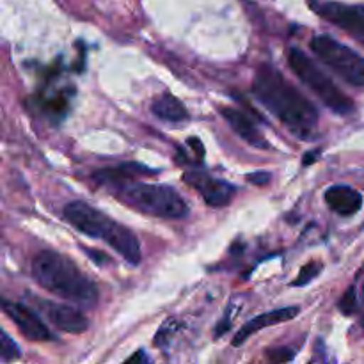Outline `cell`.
Returning a JSON list of instances; mask_svg holds the SVG:
<instances>
[{
  "label": "cell",
  "instance_id": "6da1fadb",
  "mask_svg": "<svg viewBox=\"0 0 364 364\" xmlns=\"http://www.w3.org/2000/svg\"><path fill=\"white\" fill-rule=\"evenodd\" d=\"M252 92L281 123L301 139H311L318 127V110L276 68L262 66L252 82Z\"/></svg>",
  "mask_w": 364,
  "mask_h": 364
},
{
  "label": "cell",
  "instance_id": "7a4b0ae2",
  "mask_svg": "<svg viewBox=\"0 0 364 364\" xmlns=\"http://www.w3.org/2000/svg\"><path fill=\"white\" fill-rule=\"evenodd\" d=\"M32 277L41 288L75 304L92 308L98 302L95 283L71 259L55 251H41L34 256Z\"/></svg>",
  "mask_w": 364,
  "mask_h": 364
},
{
  "label": "cell",
  "instance_id": "3957f363",
  "mask_svg": "<svg viewBox=\"0 0 364 364\" xmlns=\"http://www.w3.org/2000/svg\"><path fill=\"white\" fill-rule=\"evenodd\" d=\"M121 201L134 210L162 219H185L188 215V206L185 199L178 194L176 188L169 185L132 183L121 188L117 194Z\"/></svg>",
  "mask_w": 364,
  "mask_h": 364
},
{
  "label": "cell",
  "instance_id": "277c9868",
  "mask_svg": "<svg viewBox=\"0 0 364 364\" xmlns=\"http://www.w3.org/2000/svg\"><path fill=\"white\" fill-rule=\"evenodd\" d=\"M288 66L334 114L347 116L354 110V102L301 48L291 46L288 52Z\"/></svg>",
  "mask_w": 364,
  "mask_h": 364
},
{
  "label": "cell",
  "instance_id": "5b68a950",
  "mask_svg": "<svg viewBox=\"0 0 364 364\" xmlns=\"http://www.w3.org/2000/svg\"><path fill=\"white\" fill-rule=\"evenodd\" d=\"M315 55L340 75L347 84L364 87V57L329 34H318L309 43Z\"/></svg>",
  "mask_w": 364,
  "mask_h": 364
},
{
  "label": "cell",
  "instance_id": "8992f818",
  "mask_svg": "<svg viewBox=\"0 0 364 364\" xmlns=\"http://www.w3.org/2000/svg\"><path fill=\"white\" fill-rule=\"evenodd\" d=\"M63 215L73 228H77L80 233L87 235L91 238H102L107 244L114 237L119 223L109 219L103 212L96 210L85 201H71L64 206Z\"/></svg>",
  "mask_w": 364,
  "mask_h": 364
},
{
  "label": "cell",
  "instance_id": "52a82bcc",
  "mask_svg": "<svg viewBox=\"0 0 364 364\" xmlns=\"http://www.w3.org/2000/svg\"><path fill=\"white\" fill-rule=\"evenodd\" d=\"M308 4L320 18L348 32L359 41H364V6L361 4H343L334 0H308Z\"/></svg>",
  "mask_w": 364,
  "mask_h": 364
},
{
  "label": "cell",
  "instance_id": "ba28073f",
  "mask_svg": "<svg viewBox=\"0 0 364 364\" xmlns=\"http://www.w3.org/2000/svg\"><path fill=\"white\" fill-rule=\"evenodd\" d=\"M181 180L192 187L194 191H198L203 196L206 205H210L212 208H223L231 203L235 196V187L228 181L220 180V178L212 176V174H206L203 171H188L183 174Z\"/></svg>",
  "mask_w": 364,
  "mask_h": 364
},
{
  "label": "cell",
  "instance_id": "9c48e42d",
  "mask_svg": "<svg viewBox=\"0 0 364 364\" xmlns=\"http://www.w3.org/2000/svg\"><path fill=\"white\" fill-rule=\"evenodd\" d=\"M34 304L38 311L57 327L59 331L68 334H82L89 329V320L82 311L71 306L57 304V302L43 301V299H34Z\"/></svg>",
  "mask_w": 364,
  "mask_h": 364
},
{
  "label": "cell",
  "instance_id": "30bf717a",
  "mask_svg": "<svg viewBox=\"0 0 364 364\" xmlns=\"http://www.w3.org/2000/svg\"><path fill=\"white\" fill-rule=\"evenodd\" d=\"M4 313L16 323V327L20 329V333L23 334L27 340L32 341H50L53 340L52 333L48 331V327L43 323V320L36 315L31 309V306L16 304V302L4 301L2 302Z\"/></svg>",
  "mask_w": 364,
  "mask_h": 364
},
{
  "label": "cell",
  "instance_id": "8fae6325",
  "mask_svg": "<svg viewBox=\"0 0 364 364\" xmlns=\"http://www.w3.org/2000/svg\"><path fill=\"white\" fill-rule=\"evenodd\" d=\"M299 315V308L297 306H291V308H281V309H274V311L263 313V315L256 316V318H251L240 331L237 333V336L233 338V345L235 347H240L242 343L249 340L255 333L258 331L265 329V327H272V326H279V323L288 322V320L295 318Z\"/></svg>",
  "mask_w": 364,
  "mask_h": 364
},
{
  "label": "cell",
  "instance_id": "7c38bea8",
  "mask_svg": "<svg viewBox=\"0 0 364 364\" xmlns=\"http://www.w3.org/2000/svg\"><path fill=\"white\" fill-rule=\"evenodd\" d=\"M220 114H223L224 119L230 123L233 132H237L245 142H249V144L255 146V148H270V144L265 141V137H263L262 132L258 130V127H256L242 110L233 109V107H220Z\"/></svg>",
  "mask_w": 364,
  "mask_h": 364
},
{
  "label": "cell",
  "instance_id": "4fadbf2b",
  "mask_svg": "<svg viewBox=\"0 0 364 364\" xmlns=\"http://www.w3.org/2000/svg\"><path fill=\"white\" fill-rule=\"evenodd\" d=\"M323 198L333 212L345 217L354 215L363 206V196L348 185H334V187L327 188Z\"/></svg>",
  "mask_w": 364,
  "mask_h": 364
},
{
  "label": "cell",
  "instance_id": "5bb4252c",
  "mask_svg": "<svg viewBox=\"0 0 364 364\" xmlns=\"http://www.w3.org/2000/svg\"><path fill=\"white\" fill-rule=\"evenodd\" d=\"M159 171L148 169V167L141 166V164H119L117 167H110V169H102L98 173L92 174V180L98 181L100 185H124L127 181L134 180L137 174H156Z\"/></svg>",
  "mask_w": 364,
  "mask_h": 364
},
{
  "label": "cell",
  "instance_id": "9a60e30c",
  "mask_svg": "<svg viewBox=\"0 0 364 364\" xmlns=\"http://www.w3.org/2000/svg\"><path fill=\"white\" fill-rule=\"evenodd\" d=\"M151 112L159 119L169 121V123H180V121H185L188 117V112L183 103L176 96L169 95V92H164L159 98L153 100Z\"/></svg>",
  "mask_w": 364,
  "mask_h": 364
},
{
  "label": "cell",
  "instance_id": "2e32d148",
  "mask_svg": "<svg viewBox=\"0 0 364 364\" xmlns=\"http://www.w3.org/2000/svg\"><path fill=\"white\" fill-rule=\"evenodd\" d=\"M322 270H323V265L320 262L306 263V265L301 269V272H299L297 279L291 283V287H306V284L311 283L315 277H318L320 274H322Z\"/></svg>",
  "mask_w": 364,
  "mask_h": 364
},
{
  "label": "cell",
  "instance_id": "e0dca14e",
  "mask_svg": "<svg viewBox=\"0 0 364 364\" xmlns=\"http://www.w3.org/2000/svg\"><path fill=\"white\" fill-rule=\"evenodd\" d=\"M0 358H2L4 363L14 361V359L20 358V348L7 336V333H0Z\"/></svg>",
  "mask_w": 364,
  "mask_h": 364
},
{
  "label": "cell",
  "instance_id": "ac0fdd59",
  "mask_svg": "<svg viewBox=\"0 0 364 364\" xmlns=\"http://www.w3.org/2000/svg\"><path fill=\"white\" fill-rule=\"evenodd\" d=\"M340 311L343 315H352V313L358 311V291H355V287H350L347 290V294L341 297L340 301Z\"/></svg>",
  "mask_w": 364,
  "mask_h": 364
},
{
  "label": "cell",
  "instance_id": "d6986e66",
  "mask_svg": "<svg viewBox=\"0 0 364 364\" xmlns=\"http://www.w3.org/2000/svg\"><path fill=\"white\" fill-rule=\"evenodd\" d=\"M68 109V100L63 95H57L55 98L46 100L45 102V110L52 116H60L63 112H66Z\"/></svg>",
  "mask_w": 364,
  "mask_h": 364
},
{
  "label": "cell",
  "instance_id": "ffe728a7",
  "mask_svg": "<svg viewBox=\"0 0 364 364\" xmlns=\"http://www.w3.org/2000/svg\"><path fill=\"white\" fill-rule=\"evenodd\" d=\"M269 358L274 363H288L295 358V352L291 348H272L269 350Z\"/></svg>",
  "mask_w": 364,
  "mask_h": 364
},
{
  "label": "cell",
  "instance_id": "44dd1931",
  "mask_svg": "<svg viewBox=\"0 0 364 364\" xmlns=\"http://www.w3.org/2000/svg\"><path fill=\"white\" fill-rule=\"evenodd\" d=\"M187 144L191 146L192 149H194L196 156H198L199 160L205 159V146H203V142L199 141L198 137H191V139H188V141H187Z\"/></svg>",
  "mask_w": 364,
  "mask_h": 364
},
{
  "label": "cell",
  "instance_id": "7402d4cb",
  "mask_svg": "<svg viewBox=\"0 0 364 364\" xmlns=\"http://www.w3.org/2000/svg\"><path fill=\"white\" fill-rule=\"evenodd\" d=\"M247 180L256 185H267L270 181V173H252L249 174Z\"/></svg>",
  "mask_w": 364,
  "mask_h": 364
},
{
  "label": "cell",
  "instance_id": "603a6c76",
  "mask_svg": "<svg viewBox=\"0 0 364 364\" xmlns=\"http://www.w3.org/2000/svg\"><path fill=\"white\" fill-rule=\"evenodd\" d=\"M84 252H85V255L89 256V258L92 259V262L100 263V265H102V263H107V262H109V256L102 255V252L95 251V249H84Z\"/></svg>",
  "mask_w": 364,
  "mask_h": 364
},
{
  "label": "cell",
  "instance_id": "cb8c5ba5",
  "mask_svg": "<svg viewBox=\"0 0 364 364\" xmlns=\"http://www.w3.org/2000/svg\"><path fill=\"white\" fill-rule=\"evenodd\" d=\"M318 155H320V149H313V151H309L308 155L302 159V164H304V166H311V162H315V160L318 159Z\"/></svg>",
  "mask_w": 364,
  "mask_h": 364
},
{
  "label": "cell",
  "instance_id": "d4e9b609",
  "mask_svg": "<svg viewBox=\"0 0 364 364\" xmlns=\"http://www.w3.org/2000/svg\"><path fill=\"white\" fill-rule=\"evenodd\" d=\"M135 361L148 363V361H149V358H148V355L144 354V352H142V350H139L137 354H135V355H132V358H128V359H127V363H135Z\"/></svg>",
  "mask_w": 364,
  "mask_h": 364
}]
</instances>
